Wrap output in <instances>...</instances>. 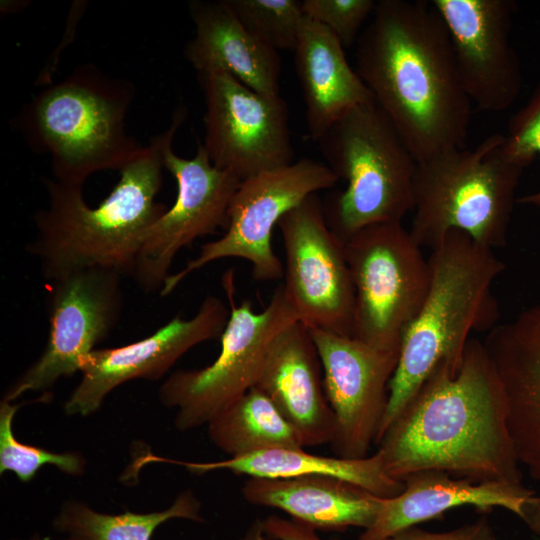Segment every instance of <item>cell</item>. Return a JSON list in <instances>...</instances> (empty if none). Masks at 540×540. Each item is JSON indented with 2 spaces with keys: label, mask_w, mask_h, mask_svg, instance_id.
<instances>
[{
  "label": "cell",
  "mask_w": 540,
  "mask_h": 540,
  "mask_svg": "<svg viewBox=\"0 0 540 540\" xmlns=\"http://www.w3.org/2000/svg\"><path fill=\"white\" fill-rule=\"evenodd\" d=\"M377 445L396 480L432 470L475 482H522L503 386L476 338L458 370L445 360L433 368Z\"/></svg>",
  "instance_id": "cell-1"
},
{
  "label": "cell",
  "mask_w": 540,
  "mask_h": 540,
  "mask_svg": "<svg viewBox=\"0 0 540 540\" xmlns=\"http://www.w3.org/2000/svg\"><path fill=\"white\" fill-rule=\"evenodd\" d=\"M355 70L417 162L464 148L471 118L448 30L430 1L379 0Z\"/></svg>",
  "instance_id": "cell-2"
},
{
  "label": "cell",
  "mask_w": 540,
  "mask_h": 540,
  "mask_svg": "<svg viewBox=\"0 0 540 540\" xmlns=\"http://www.w3.org/2000/svg\"><path fill=\"white\" fill-rule=\"evenodd\" d=\"M187 117L180 104L169 127L140 148L120 171L110 194L90 207L83 186L44 178L47 204L34 214L36 234L26 251L50 282L69 273L103 268L133 276L149 228L168 209L156 200L163 180V149Z\"/></svg>",
  "instance_id": "cell-3"
},
{
  "label": "cell",
  "mask_w": 540,
  "mask_h": 540,
  "mask_svg": "<svg viewBox=\"0 0 540 540\" xmlns=\"http://www.w3.org/2000/svg\"><path fill=\"white\" fill-rule=\"evenodd\" d=\"M428 262L429 288L403 335L376 445L433 368L445 360L458 370L471 333L490 331L499 318L492 288L505 264L492 248L453 230L432 250Z\"/></svg>",
  "instance_id": "cell-4"
},
{
  "label": "cell",
  "mask_w": 540,
  "mask_h": 540,
  "mask_svg": "<svg viewBox=\"0 0 540 540\" xmlns=\"http://www.w3.org/2000/svg\"><path fill=\"white\" fill-rule=\"evenodd\" d=\"M134 93L130 81L86 63L26 103L14 126L50 157L54 180L83 186L98 171H120L142 147L126 128Z\"/></svg>",
  "instance_id": "cell-5"
},
{
  "label": "cell",
  "mask_w": 540,
  "mask_h": 540,
  "mask_svg": "<svg viewBox=\"0 0 540 540\" xmlns=\"http://www.w3.org/2000/svg\"><path fill=\"white\" fill-rule=\"evenodd\" d=\"M504 135L417 162L412 238L433 250L453 230L492 249L507 243L516 188L524 170L503 152Z\"/></svg>",
  "instance_id": "cell-6"
},
{
  "label": "cell",
  "mask_w": 540,
  "mask_h": 540,
  "mask_svg": "<svg viewBox=\"0 0 540 540\" xmlns=\"http://www.w3.org/2000/svg\"><path fill=\"white\" fill-rule=\"evenodd\" d=\"M317 143L347 183L323 203L330 229L343 241L372 225L402 222L413 210L417 161L375 102L345 113Z\"/></svg>",
  "instance_id": "cell-7"
},
{
  "label": "cell",
  "mask_w": 540,
  "mask_h": 540,
  "mask_svg": "<svg viewBox=\"0 0 540 540\" xmlns=\"http://www.w3.org/2000/svg\"><path fill=\"white\" fill-rule=\"evenodd\" d=\"M232 276L224 287L230 315L220 336L217 358L201 369L177 370L160 386L158 396L176 410L174 425L187 431L209 421L255 386L274 338L298 321L283 287L278 286L265 309L255 312L249 300L234 302Z\"/></svg>",
  "instance_id": "cell-8"
},
{
  "label": "cell",
  "mask_w": 540,
  "mask_h": 540,
  "mask_svg": "<svg viewBox=\"0 0 540 540\" xmlns=\"http://www.w3.org/2000/svg\"><path fill=\"white\" fill-rule=\"evenodd\" d=\"M345 252L355 290L353 337L399 353L429 288L428 259L402 222L361 229Z\"/></svg>",
  "instance_id": "cell-9"
},
{
  "label": "cell",
  "mask_w": 540,
  "mask_h": 540,
  "mask_svg": "<svg viewBox=\"0 0 540 540\" xmlns=\"http://www.w3.org/2000/svg\"><path fill=\"white\" fill-rule=\"evenodd\" d=\"M338 180L327 164L301 158L241 181L230 203L224 235L203 244L195 258L170 274L160 296L171 294L191 273L229 257L247 260L256 281L281 279L284 266L271 243L274 227L309 195L334 187Z\"/></svg>",
  "instance_id": "cell-10"
},
{
  "label": "cell",
  "mask_w": 540,
  "mask_h": 540,
  "mask_svg": "<svg viewBox=\"0 0 540 540\" xmlns=\"http://www.w3.org/2000/svg\"><path fill=\"white\" fill-rule=\"evenodd\" d=\"M277 226L285 251L282 287L298 321L353 337L355 290L345 241L330 229L318 194L288 211Z\"/></svg>",
  "instance_id": "cell-11"
},
{
  "label": "cell",
  "mask_w": 540,
  "mask_h": 540,
  "mask_svg": "<svg viewBox=\"0 0 540 540\" xmlns=\"http://www.w3.org/2000/svg\"><path fill=\"white\" fill-rule=\"evenodd\" d=\"M123 276L109 269L75 271L49 282V335L42 354L7 389L12 402L27 392L46 391L80 372L81 363L116 327L122 313Z\"/></svg>",
  "instance_id": "cell-12"
},
{
  "label": "cell",
  "mask_w": 540,
  "mask_h": 540,
  "mask_svg": "<svg viewBox=\"0 0 540 540\" xmlns=\"http://www.w3.org/2000/svg\"><path fill=\"white\" fill-rule=\"evenodd\" d=\"M198 78L206 105L203 146L213 165L243 181L294 162L288 105L280 95L261 94L226 73Z\"/></svg>",
  "instance_id": "cell-13"
},
{
  "label": "cell",
  "mask_w": 540,
  "mask_h": 540,
  "mask_svg": "<svg viewBox=\"0 0 540 540\" xmlns=\"http://www.w3.org/2000/svg\"><path fill=\"white\" fill-rule=\"evenodd\" d=\"M174 138L163 149L164 167L175 178L174 204L149 228L133 278L147 293L162 289L177 253L197 238L227 229L228 210L241 180L213 165L203 144L190 159L178 156Z\"/></svg>",
  "instance_id": "cell-14"
},
{
  "label": "cell",
  "mask_w": 540,
  "mask_h": 540,
  "mask_svg": "<svg viewBox=\"0 0 540 540\" xmlns=\"http://www.w3.org/2000/svg\"><path fill=\"white\" fill-rule=\"evenodd\" d=\"M323 371L327 400L335 417L331 442L336 456H369L389 402V383L399 353L354 337L309 328Z\"/></svg>",
  "instance_id": "cell-15"
},
{
  "label": "cell",
  "mask_w": 540,
  "mask_h": 540,
  "mask_svg": "<svg viewBox=\"0 0 540 540\" xmlns=\"http://www.w3.org/2000/svg\"><path fill=\"white\" fill-rule=\"evenodd\" d=\"M449 33L462 86L478 109L501 112L518 98L522 70L510 42L511 0H432Z\"/></svg>",
  "instance_id": "cell-16"
},
{
  "label": "cell",
  "mask_w": 540,
  "mask_h": 540,
  "mask_svg": "<svg viewBox=\"0 0 540 540\" xmlns=\"http://www.w3.org/2000/svg\"><path fill=\"white\" fill-rule=\"evenodd\" d=\"M229 315L221 299L207 295L189 319L177 315L141 340L93 350L81 363V379L64 404L66 414L88 416L120 385L162 378L194 346L220 337Z\"/></svg>",
  "instance_id": "cell-17"
},
{
  "label": "cell",
  "mask_w": 540,
  "mask_h": 540,
  "mask_svg": "<svg viewBox=\"0 0 540 540\" xmlns=\"http://www.w3.org/2000/svg\"><path fill=\"white\" fill-rule=\"evenodd\" d=\"M403 482L400 494L382 498L374 522L361 532L358 540H385L405 528L438 519L462 506L481 511L506 509L540 535V495L522 482H475L432 470L413 473Z\"/></svg>",
  "instance_id": "cell-18"
},
{
  "label": "cell",
  "mask_w": 540,
  "mask_h": 540,
  "mask_svg": "<svg viewBox=\"0 0 540 540\" xmlns=\"http://www.w3.org/2000/svg\"><path fill=\"white\" fill-rule=\"evenodd\" d=\"M483 343L503 386L519 463L540 484V304L497 324Z\"/></svg>",
  "instance_id": "cell-19"
},
{
  "label": "cell",
  "mask_w": 540,
  "mask_h": 540,
  "mask_svg": "<svg viewBox=\"0 0 540 540\" xmlns=\"http://www.w3.org/2000/svg\"><path fill=\"white\" fill-rule=\"evenodd\" d=\"M255 386L299 433L304 447L333 441L335 417L309 328L296 321L272 341Z\"/></svg>",
  "instance_id": "cell-20"
},
{
  "label": "cell",
  "mask_w": 540,
  "mask_h": 540,
  "mask_svg": "<svg viewBox=\"0 0 540 540\" xmlns=\"http://www.w3.org/2000/svg\"><path fill=\"white\" fill-rule=\"evenodd\" d=\"M194 36L184 55L199 75L226 73L268 96L280 95L281 59L240 22L226 0H191Z\"/></svg>",
  "instance_id": "cell-21"
},
{
  "label": "cell",
  "mask_w": 540,
  "mask_h": 540,
  "mask_svg": "<svg viewBox=\"0 0 540 540\" xmlns=\"http://www.w3.org/2000/svg\"><path fill=\"white\" fill-rule=\"evenodd\" d=\"M241 491L248 503L281 510L317 531L365 530L374 522L382 503V497L356 484L320 475L249 477Z\"/></svg>",
  "instance_id": "cell-22"
},
{
  "label": "cell",
  "mask_w": 540,
  "mask_h": 540,
  "mask_svg": "<svg viewBox=\"0 0 540 540\" xmlns=\"http://www.w3.org/2000/svg\"><path fill=\"white\" fill-rule=\"evenodd\" d=\"M293 52L312 140L317 142L351 109L375 102L349 65L344 47L324 25L305 16Z\"/></svg>",
  "instance_id": "cell-23"
},
{
  "label": "cell",
  "mask_w": 540,
  "mask_h": 540,
  "mask_svg": "<svg viewBox=\"0 0 540 540\" xmlns=\"http://www.w3.org/2000/svg\"><path fill=\"white\" fill-rule=\"evenodd\" d=\"M170 462L178 463L195 474L227 470L256 478L331 476L356 484L382 498L394 497L404 489L403 481L387 474L378 451L364 458L349 459L312 454L304 448H275L216 462Z\"/></svg>",
  "instance_id": "cell-24"
},
{
  "label": "cell",
  "mask_w": 540,
  "mask_h": 540,
  "mask_svg": "<svg viewBox=\"0 0 540 540\" xmlns=\"http://www.w3.org/2000/svg\"><path fill=\"white\" fill-rule=\"evenodd\" d=\"M211 442L229 458L275 448H304L301 437L271 399L256 386L213 417Z\"/></svg>",
  "instance_id": "cell-25"
},
{
  "label": "cell",
  "mask_w": 540,
  "mask_h": 540,
  "mask_svg": "<svg viewBox=\"0 0 540 540\" xmlns=\"http://www.w3.org/2000/svg\"><path fill=\"white\" fill-rule=\"evenodd\" d=\"M173 519L204 522L201 503L190 490L180 493L166 509L148 513L98 512L78 500H69L52 521L63 540H151L155 530Z\"/></svg>",
  "instance_id": "cell-26"
},
{
  "label": "cell",
  "mask_w": 540,
  "mask_h": 540,
  "mask_svg": "<svg viewBox=\"0 0 540 540\" xmlns=\"http://www.w3.org/2000/svg\"><path fill=\"white\" fill-rule=\"evenodd\" d=\"M20 404L1 400L0 403V473H14L21 482H30L39 469L52 465L61 472L79 476L86 461L77 452H52L45 448L20 442L13 432V419Z\"/></svg>",
  "instance_id": "cell-27"
},
{
  "label": "cell",
  "mask_w": 540,
  "mask_h": 540,
  "mask_svg": "<svg viewBox=\"0 0 540 540\" xmlns=\"http://www.w3.org/2000/svg\"><path fill=\"white\" fill-rule=\"evenodd\" d=\"M244 27L274 50H294L303 20L302 1L226 0Z\"/></svg>",
  "instance_id": "cell-28"
},
{
  "label": "cell",
  "mask_w": 540,
  "mask_h": 540,
  "mask_svg": "<svg viewBox=\"0 0 540 540\" xmlns=\"http://www.w3.org/2000/svg\"><path fill=\"white\" fill-rule=\"evenodd\" d=\"M502 148L506 157L522 168L540 156V84L510 119ZM517 203L540 209V189L517 198Z\"/></svg>",
  "instance_id": "cell-29"
},
{
  "label": "cell",
  "mask_w": 540,
  "mask_h": 540,
  "mask_svg": "<svg viewBox=\"0 0 540 540\" xmlns=\"http://www.w3.org/2000/svg\"><path fill=\"white\" fill-rule=\"evenodd\" d=\"M374 0H304V15L327 27L344 49L357 42L361 28L373 14Z\"/></svg>",
  "instance_id": "cell-30"
},
{
  "label": "cell",
  "mask_w": 540,
  "mask_h": 540,
  "mask_svg": "<svg viewBox=\"0 0 540 540\" xmlns=\"http://www.w3.org/2000/svg\"><path fill=\"white\" fill-rule=\"evenodd\" d=\"M385 540H496L492 526L486 517L473 523L445 532H430L411 526Z\"/></svg>",
  "instance_id": "cell-31"
},
{
  "label": "cell",
  "mask_w": 540,
  "mask_h": 540,
  "mask_svg": "<svg viewBox=\"0 0 540 540\" xmlns=\"http://www.w3.org/2000/svg\"><path fill=\"white\" fill-rule=\"evenodd\" d=\"M263 529L270 540H325L317 530L290 518L269 515L262 519Z\"/></svg>",
  "instance_id": "cell-32"
},
{
  "label": "cell",
  "mask_w": 540,
  "mask_h": 540,
  "mask_svg": "<svg viewBox=\"0 0 540 540\" xmlns=\"http://www.w3.org/2000/svg\"><path fill=\"white\" fill-rule=\"evenodd\" d=\"M240 540H267L263 529L262 519L254 520Z\"/></svg>",
  "instance_id": "cell-33"
},
{
  "label": "cell",
  "mask_w": 540,
  "mask_h": 540,
  "mask_svg": "<svg viewBox=\"0 0 540 540\" xmlns=\"http://www.w3.org/2000/svg\"><path fill=\"white\" fill-rule=\"evenodd\" d=\"M11 540H19V539H11ZM27 540H40V536L38 534H35Z\"/></svg>",
  "instance_id": "cell-34"
}]
</instances>
